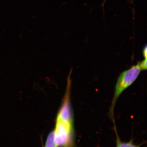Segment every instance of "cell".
<instances>
[{"label":"cell","mask_w":147,"mask_h":147,"mask_svg":"<svg viewBox=\"0 0 147 147\" xmlns=\"http://www.w3.org/2000/svg\"><path fill=\"white\" fill-rule=\"evenodd\" d=\"M71 81L69 76L66 92L56 119L53 131L58 147H72L74 141V120L70 102Z\"/></svg>","instance_id":"6da1fadb"},{"label":"cell","mask_w":147,"mask_h":147,"mask_svg":"<svg viewBox=\"0 0 147 147\" xmlns=\"http://www.w3.org/2000/svg\"><path fill=\"white\" fill-rule=\"evenodd\" d=\"M142 68L139 63L130 68L123 71L120 74L116 83L115 93L110 108V115L114 118V109L117 100L121 94L133 84L139 76Z\"/></svg>","instance_id":"7a4b0ae2"},{"label":"cell","mask_w":147,"mask_h":147,"mask_svg":"<svg viewBox=\"0 0 147 147\" xmlns=\"http://www.w3.org/2000/svg\"><path fill=\"white\" fill-rule=\"evenodd\" d=\"M44 147H58L55 141L53 131L50 132V134L48 135L45 142V146Z\"/></svg>","instance_id":"3957f363"},{"label":"cell","mask_w":147,"mask_h":147,"mask_svg":"<svg viewBox=\"0 0 147 147\" xmlns=\"http://www.w3.org/2000/svg\"><path fill=\"white\" fill-rule=\"evenodd\" d=\"M119 147H138L131 143H121L119 142L117 144Z\"/></svg>","instance_id":"277c9868"},{"label":"cell","mask_w":147,"mask_h":147,"mask_svg":"<svg viewBox=\"0 0 147 147\" xmlns=\"http://www.w3.org/2000/svg\"><path fill=\"white\" fill-rule=\"evenodd\" d=\"M142 70H146L147 69V58H145L141 62L139 63Z\"/></svg>","instance_id":"5b68a950"},{"label":"cell","mask_w":147,"mask_h":147,"mask_svg":"<svg viewBox=\"0 0 147 147\" xmlns=\"http://www.w3.org/2000/svg\"><path fill=\"white\" fill-rule=\"evenodd\" d=\"M143 56H144V58H147V46H146L144 47V50L143 51Z\"/></svg>","instance_id":"8992f818"},{"label":"cell","mask_w":147,"mask_h":147,"mask_svg":"<svg viewBox=\"0 0 147 147\" xmlns=\"http://www.w3.org/2000/svg\"><path fill=\"white\" fill-rule=\"evenodd\" d=\"M106 1H107V0H104L103 2L102 3V5H101V6H102V8H103H103H104V6L105 5V2H106Z\"/></svg>","instance_id":"52a82bcc"},{"label":"cell","mask_w":147,"mask_h":147,"mask_svg":"<svg viewBox=\"0 0 147 147\" xmlns=\"http://www.w3.org/2000/svg\"><path fill=\"white\" fill-rule=\"evenodd\" d=\"M117 147H119V145L118 144H117Z\"/></svg>","instance_id":"ba28073f"}]
</instances>
